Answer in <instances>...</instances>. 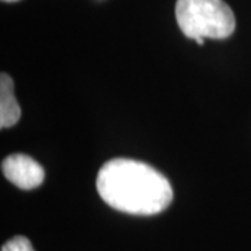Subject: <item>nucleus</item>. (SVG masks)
<instances>
[{
  "mask_svg": "<svg viewBox=\"0 0 251 251\" xmlns=\"http://www.w3.org/2000/svg\"><path fill=\"white\" fill-rule=\"evenodd\" d=\"M176 20L181 32L198 45L206 38L225 39L236 28L233 11L224 0H177Z\"/></svg>",
  "mask_w": 251,
  "mask_h": 251,
  "instance_id": "2",
  "label": "nucleus"
},
{
  "mask_svg": "<svg viewBox=\"0 0 251 251\" xmlns=\"http://www.w3.org/2000/svg\"><path fill=\"white\" fill-rule=\"evenodd\" d=\"M1 1H6V3H13V1H18V0H1Z\"/></svg>",
  "mask_w": 251,
  "mask_h": 251,
  "instance_id": "6",
  "label": "nucleus"
},
{
  "mask_svg": "<svg viewBox=\"0 0 251 251\" xmlns=\"http://www.w3.org/2000/svg\"><path fill=\"white\" fill-rule=\"evenodd\" d=\"M21 116V109L14 97V82L9 74L0 75V127L9 128L17 123Z\"/></svg>",
  "mask_w": 251,
  "mask_h": 251,
  "instance_id": "4",
  "label": "nucleus"
},
{
  "mask_svg": "<svg viewBox=\"0 0 251 251\" xmlns=\"http://www.w3.org/2000/svg\"><path fill=\"white\" fill-rule=\"evenodd\" d=\"M4 177L23 190L39 187L45 179L44 168L31 156L24 153H13L1 163Z\"/></svg>",
  "mask_w": 251,
  "mask_h": 251,
  "instance_id": "3",
  "label": "nucleus"
},
{
  "mask_svg": "<svg viewBox=\"0 0 251 251\" xmlns=\"http://www.w3.org/2000/svg\"><path fill=\"white\" fill-rule=\"evenodd\" d=\"M97 188L102 200L126 214L156 215L173 200L169 180L144 162L117 158L98 173Z\"/></svg>",
  "mask_w": 251,
  "mask_h": 251,
  "instance_id": "1",
  "label": "nucleus"
},
{
  "mask_svg": "<svg viewBox=\"0 0 251 251\" xmlns=\"http://www.w3.org/2000/svg\"><path fill=\"white\" fill-rule=\"evenodd\" d=\"M1 251H35L31 242L24 236H16L3 244Z\"/></svg>",
  "mask_w": 251,
  "mask_h": 251,
  "instance_id": "5",
  "label": "nucleus"
}]
</instances>
